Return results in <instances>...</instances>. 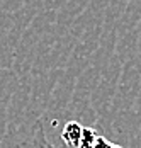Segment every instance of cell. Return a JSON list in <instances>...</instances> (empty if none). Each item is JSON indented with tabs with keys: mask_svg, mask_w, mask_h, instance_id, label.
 <instances>
[{
	"mask_svg": "<svg viewBox=\"0 0 141 148\" xmlns=\"http://www.w3.org/2000/svg\"><path fill=\"white\" fill-rule=\"evenodd\" d=\"M0 148H56L49 143L41 119L10 128L0 138ZM68 148V147H65Z\"/></svg>",
	"mask_w": 141,
	"mask_h": 148,
	"instance_id": "obj_1",
	"label": "cell"
},
{
	"mask_svg": "<svg viewBox=\"0 0 141 148\" xmlns=\"http://www.w3.org/2000/svg\"><path fill=\"white\" fill-rule=\"evenodd\" d=\"M84 126L77 121H68L63 130H61V140L65 143V147L68 148H78L80 145V138H82Z\"/></svg>",
	"mask_w": 141,
	"mask_h": 148,
	"instance_id": "obj_2",
	"label": "cell"
},
{
	"mask_svg": "<svg viewBox=\"0 0 141 148\" xmlns=\"http://www.w3.org/2000/svg\"><path fill=\"white\" fill-rule=\"evenodd\" d=\"M97 138H99V133H97L94 128H87V126H84V131H82V138H80V145H78V148H92L94 145H95Z\"/></svg>",
	"mask_w": 141,
	"mask_h": 148,
	"instance_id": "obj_3",
	"label": "cell"
},
{
	"mask_svg": "<svg viewBox=\"0 0 141 148\" xmlns=\"http://www.w3.org/2000/svg\"><path fill=\"white\" fill-rule=\"evenodd\" d=\"M92 148H123L121 145H117V143H112V141H109L107 138H104V136H100L97 138V141H95V145Z\"/></svg>",
	"mask_w": 141,
	"mask_h": 148,
	"instance_id": "obj_4",
	"label": "cell"
}]
</instances>
